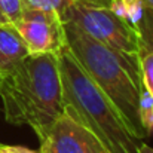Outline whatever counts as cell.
Segmentation results:
<instances>
[{
    "mask_svg": "<svg viewBox=\"0 0 153 153\" xmlns=\"http://www.w3.org/2000/svg\"><path fill=\"white\" fill-rule=\"evenodd\" d=\"M4 119L30 126L39 140L64 114L58 53L28 55L0 74Z\"/></svg>",
    "mask_w": 153,
    "mask_h": 153,
    "instance_id": "obj_1",
    "label": "cell"
},
{
    "mask_svg": "<svg viewBox=\"0 0 153 153\" xmlns=\"http://www.w3.org/2000/svg\"><path fill=\"white\" fill-rule=\"evenodd\" d=\"M64 34L65 45L73 56L113 102L129 131L143 140L146 132L138 111L143 89L138 55L114 51L89 37L71 22H64Z\"/></svg>",
    "mask_w": 153,
    "mask_h": 153,
    "instance_id": "obj_2",
    "label": "cell"
},
{
    "mask_svg": "<svg viewBox=\"0 0 153 153\" xmlns=\"http://www.w3.org/2000/svg\"><path fill=\"white\" fill-rule=\"evenodd\" d=\"M64 113L86 128L108 153H138V140L107 95L67 48L58 52Z\"/></svg>",
    "mask_w": 153,
    "mask_h": 153,
    "instance_id": "obj_3",
    "label": "cell"
},
{
    "mask_svg": "<svg viewBox=\"0 0 153 153\" xmlns=\"http://www.w3.org/2000/svg\"><path fill=\"white\" fill-rule=\"evenodd\" d=\"M64 22H71L85 34L114 51L137 55L140 39L137 30L108 7L74 0Z\"/></svg>",
    "mask_w": 153,
    "mask_h": 153,
    "instance_id": "obj_4",
    "label": "cell"
},
{
    "mask_svg": "<svg viewBox=\"0 0 153 153\" xmlns=\"http://www.w3.org/2000/svg\"><path fill=\"white\" fill-rule=\"evenodd\" d=\"M13 25L30 55L58 53L65 46L64 22L53 12L25 6L21 18Z\"/></svg>",
    "mask_w": 153,
    "mask_h": 153,
    "instance_id": "obj_5",
    "label": "cell"
},
{
    "mask_svg": "<svg viewBox=\"0 0 153 153\" xmlns=\"http://www.w3.org/2000/svg\"><path fill=\"white\" fill-rule=\"evenodd\" d=\"M37 153H108L86 128L65 113L40 138Z\"/></svg>",
    "mask_w": 153,
    "mask_h": 153,
    "instance_id": "obj_6",
    "label": "cell"
},
{
    "mask_svg": "<svg viewBox=\"0 0 153 153\" xmlns=\"http://www.w3.org/2000/svg\"><path fill=\"white\" fill-rule=\"evenodd\" d=\"M28 55L16 27L10 22H0V74L19 64Z\"/></svg>",
    "mask_w": 153,
    "mask_h": 153,
    "instance_id": "obj_7",
    "label": "cell"
},
{
    "mask_svg": "<svg viewBox=\"0 0 153 153\" xmlns=\"http://www.w3.org/2000/svg\"><path fill=\"white\" fill-rule=\"evenodd\" d=\"M140 45L153 53V9L143 6V13L135 25Z\"/></svg>",
    "mask_w": 153,
    "mask_h": 153,
    "instance_id": "obj_8",
    "label": "cell"
},
{
    "mask_svg": "<svg viewBox=\"0 0 153 153\" xmlns=\"http://www.w3.org/2000/svg\"><path fill=\"white\" fill-rule=\"evenodd\" d=\"M137 55H138V62H140L143 88L153 97V53L140 45Z\"/></svg>",
    "mask_w": 153,
    "mask_h": 153,
    "instance_id": "obj_9",
    "label": "cell"
},
{
    "mask_svg": "<svg viewBox=\"0 0 153 153\" xmlns=\"http://www.w3.org/2000/svg\"><path fill=\"white\" fill-rule=\"evenodd\" d=\"M73 1L74 0H25L27 6H30V7L56 13L62 19V22H64L67 12H68L70 6L73 4Z\"/></svg>",
    "mask_w": 153,
    "mask_h": 153,
    "instance_id": "obj_10",
    "label": "cell"
},
{
    "mask_svg": "<svg viewBox=\"0 0 153 153\" xmlns=\"http://www.w3.org/2000/svg\"><path fill=\"white\" fill-rule=\"evenodd\" d=\"M140 122L146 135H153V97L143 88L140 94Z\"/></svg>",
    "mask_w": 153,
    "mask_h": 153,
    "instance_id": "obj_11",
    "label": "cell"
},
{
    "mask_svg": "<svg viewBox=\"0 0 153 153\" xmlns=\"http://www.w3.org/2000/svg\"><path fill=\"white\" fill-rule=\"evenodd\" d=\"M25 6H27L25 0H0V18H1V22L15 24L21 18Z\"/></svg>",
    "mask_w": 153,
    "mask_h": 153,
    "instance_id": "obj_12",
    "label": "cell"
},
{
    "mask_svg": "<svg viewBox=\"0 0 153 153\" xmlns=\"http://www.w3.org/2000/svg\"><path fill=\"white\" fill-rule=\"evenodd\" d=\"M0 153H37L34 150H30L22 146H7V144H0Z\"/></svg>",
    "mask_w": 153,
    "mask_h": 153,
    "instance_id": "obj_13",
    "label": "cell"
},
{
    "mask_svg": "<svg viewBox=\"0 0 153 153\" xmlns=\"http://www.w3.org/2000/svg\"><path fill=\"white\" fill-rule=\"evenodd\" d=\"M80 1H85V3H89V4H95V6H104V7H108L111 0H80Z\"/></svg>",
    "mask_w": 153,
    "mask_h": 153,
    "instance_id": "obj_14",
    "label": "cell"
},
{
    "mask_svg": "<svg viewBox=\"0 0 153 153\" xmlns=\"http://www.w3.org/2000/svg\"><path fill=\"white\" fill-rule=\"evenodd\" d=\"M138 153H153V147H150L149 144L141 141L140 146H138Z\"/></svg>",
    "mask_w": 153,
    "mask_h": 153,
    "instance_id": "obj_15",
    "label": "cell"
},
{
    "mask_svg": "<svg viewBox=\"0 0 153 153\" xmlns=\"http://www.w3.org/2000/svg\"><path fill=\"white\" fill-rule=\"evenodd\" d=\"M141 1H143V4H144V6L152 7V9H153V0H141Z\"/></svg>",
    "mask_w": 153,
    "mask_h": 153,
    "instance_id": "obj_16",
    "label": "cell"
},
{
    "mask_svg": "<svg viewBox=\"0 0 153 153\" xmlns=\"http://www.w3.org/2000/svg\"><path fill=\"white\" fill-rule=\"evenodd\" d=\"M0 22H1V18H0Z\"/></svg>",
    "mask_w": 153,
    "mask_h": 153,
    "instance_id": "obj_17",
    "label": "cell"
}]
</instances>
